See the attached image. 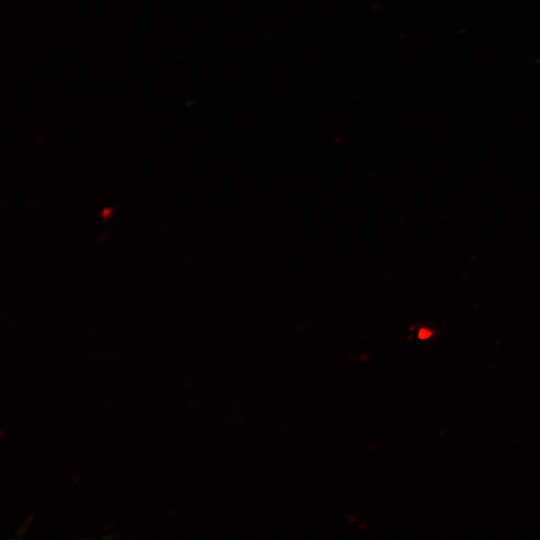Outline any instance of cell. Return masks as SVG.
Here are the masks:
<instances>
[{
  "instance_id": "6da1fadb",
  "label": "cell",
  "mask_w": 540,
  "mask_h": 540,
  "mask_svg": "<svg viewBox=\"0 0 540 540\" xmlns=\"http://www.w3.org/2000/svg\"><path fill=\"white\" fill-rule=\"evenodd\" d=\"M431 335V332L426 329H421L419 332V338L426 339Z\"/></svg>"
}]
</instances>
